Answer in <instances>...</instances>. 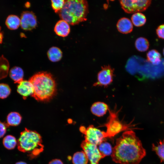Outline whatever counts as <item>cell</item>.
Segmentation results:
<instances>
[{"mask_svg": "<svg viewBox=\"0 0 164 164\" xmlns=\"http://www.w3.org/2000/svg\"><path fill=\"white\" fill-rule=\"evenodd\" d=\"M146 152L139 138L132 130H127L118 138L111 155L112 159L121 164H138Z\"/></svg>", "mask_w": 164, "mask_h": 164, "instance_id": "cell-1", "label": "cell"}, {"mask_svg": "<svg viewBox=\"0 0 164 164\" xmlns=\"http://www.w3.org/2000/svg\"><path fill=\"white\" fill-rule=\"evenodd\" d=\"M29 80L32 84L34 87V93L32 96L38 101H49L56 93L55 80L49 73H37L32 76Z\"/></svg>", "mask_w": 164, "mask_h": 164, "instance_id": "cell-2", "label": "cell"}, {"mask_svg": "<svg viewBox=\"0 0 164 164\" xmlns=\"http://www.w3.org/2000/svg\"><path fill=\"white\" fill-rule=\"evenodd\" d=\"M88 4L85 0H68L65 2L58 13L60 18L69 24L74 25L87 20Z\"/></svg>", "mask_w": 164, "mask_h": 164, "instance_id": "cell-3", "label": "cell"}, {"mask_svg": "<svg viewBox=\"0 0 164 164\" xmlns=\"http://www.w3.org/2000/svg\"><path fill=\"white\" fill-rule=\"evenodd\" d=\"M19 151L26 153L30 159L37 157L44 150L41 135L37 132L26 128L17 140Z\"/></svg>", "mask_w": 164, "mask_h": 164, "instance_id": "cell-4", "label": "cell"}, {"mask_svg": "<svg viewBox=\"0 0 164 164\" xmlns=\"http://www.w3.org/2000/svg\"><path fill=\"white\" fill-rule=\"evenodd\" d=\"M121 109H118L115 105L112 109L109 108V115L107 122L104 126L107 128L105 132L107 137H111L122 131L131 130L133 125L132 123L127 124L120 121L119 118V113Z\"/></svg>", "mask_w": 164, "mask_h": 164, "instance_id": "cell-5", "label": "cell"}, {"mask_svg": "<svg viewBox=\"0 0 164 164\" xmlns=\"http://www.w3.org/2000/svg\"><path fill=\"white\" fill-rule=\"evenodd\" d=\"M80 130L84 134L85 141L97 146L104 141V139L107 137L105 132L100 130L92 125H90L86 128L82 126Z\"/></svg>", "mask_w": 164, "mask_h": 164, "instance_id": "cell-6", "label": "cell"}, {"mask_svg": "<svg viewBox=\"0 0 164 164\" xmlns=\"http://www.w3.org/2000/svg\"><path fill=\"white\" fill-rule=\"evenodd\" d=\"M122 8L128 13H135L146 10L151 1L146 0H123L120 1Z\"/></svg>", "mask_w": 164, "mask_h": 164, "instance_id": "cell-7", "label": "cell"}, {"mask_svg": "<svg viewBox=\"0 0 164 164\" xmlns=\"http://www.w3.org/2000/svg\"><path fill=\"white\" fill-rule=\"evenodd\" d=\"M81 147L87 156L90 164H98L100 160L104 157L96 145L84 140L82 141Z\"/></svg>", "mask_w": 164, "mask_h": 164, "instance_id": "cell-8", "label": "cell"}, {"mask_svg": "<svg viewBox=\"0 0 164 164\" xmlns=\"http://www.w3.org/2000/svg\"><path fill=\"white\" fill-rule=\"evenodd\" d=\"M114 69L109 65L104 66L97 74V80L93 85L94 86L108 87L112 83Z\"/></svg>", "mask_w": 164, "mask_h": 164, "instance_id": "cell-9", "label": "cell"}, {"mask_svg": "<svg viewBox=\"0 0 164 164\" xmlns=\"http://www.w3.org/2000/svg\"><path fill=\"white\" fill-rule=\"evenodd\" d=\"M20 19L21 27L25 30H31L37 26L36 17L32 12H23L21 14Z\"/></svg>", "mask_w": 164, "mask_h": 164, "instance_id": "cell-10", "label": "cell"}, {"mask_svg": "<svg viewBox=\"0 0 164 164\" xmlns=\"http://www.w3.org/2000/svg\"><path fill=\"white\" fill-rule=\"evenodd\" d=\"M18 84L17 91L24 99L29 95L32 96L34 93V87L30 81L22 80Z\"/></svg>", "mask_w": 164, "mask_h": 164, "instance_id": "cell-11", "label": "cell"}, {"mask_svg": "<svg viewBox=\"0 0 164 164\" xmlns=\"http://www.w3.org/2000/svg\"><path fill=\"white\" fill-rule=\"evenodd\" d=\"M54 31L58 36L65 37L67 36L70 32L69 24L65 21L61 19L56 23L54 28Z\"/></svg>", "mask_w": 164, "mask_h": 164, "instance_id": "cell-12", "label": "cell"}, {"mask_svg": "<svg viewBox=\"0 0 164 164\" xmlns=\"http://www.w3.org/2000/svg\"><path fill=\"white\" fill-rule=\"evenodd\" d=\"M118 31L123 34H127L132 31L133 25L131 21L128 19L124 17L120 19L117 24Z\"/></svg>", "mask_w": 164, "mask_h": 164, "instance_id": "cell-13", "label": "cell"}, {"mask_svg": "<svg viewBox=\"0 0 164 164\" xmlns=\"http://www.w3.org/2000/svg\"><path fill=\"white\" fill-rule=\"evenodd\" d=\"M109 108L107 104L101 102L94 103L91 107V111L94 115L97 117H101L106 114Z\"/></svg>", "mask_w": 164, "mask_h": 164, "instance_id": "cell-14", "label": "cell"}, {"mask_svg": "<svg viewBox=\"0 0 164 164\" xmlns=\"http://www.w3.org/2000/svg\"><path fill=\"white\" fill-rule=\"evenodd\" d=\"M9 75L15 83L18 84L23 80L24 72L19 67L15 66L12 68L10 70Z\"/></svg>", "mask_w": 164, "mask_h": 164, "instance_id": "cell-15", "label": "cell"}, {"mask_svg": "<svg viewBox=\"0 0 164 164\" xmlns=\"http://www.w3.org/2000/svg\"><path fill=\"white\" fill-rule=\"evenodd\" d=\"M47 55L50 61L53 62H56L61 59L63 53L60 48L56 46H53L48 51Z\"/></svg>", "mask_w": 164, "mask_h": 164, "instance_id": "cell-16", "label": "cell"}, {"mask_svg": "<svg viewBox=\"0 0 164 164\" xmlns=\"http://www.w3.org/2000/svg\"><path fill=\"white\" fill-rule=\"evenodd\" d=\"M22 119V116L19 113L11 112L7 116L6 123L9 126H17L20 123Z\"/></svg>", "mask_w": 164, "mask_h": 164, "instance_id": "cell-17", "label": "cell"}, {"mask_svg": "<svg viewBox=\"0 0 164 164\" xmlns=\"http://www.w3.org/2000/svg\"><path fill=\"white\" fill-rule=\"evenodd\" d=\"M5 24L10 29H17L20 25V19L17 15H9L7 18Z\"/></svg>", "mask_w": 164, "mask_h": 164, "instance_id": "cell-18", "label": "cell"}, {"mask_svg": "<svg viewBox=\"0 0 164 164\" xmlns=\"http://www.w3.org/2000/svg\"><path fill=\"white\" fill-rule=\"evenodd\" d=\"M147 60L155 65H159L161 61V56L159 52L155 50H152L147 54Z\"/></svg>", "mask_w": 164, "mask_h": 164, "instance_id": "cell-19", "label": "cell"}, {"mask_svg": "<svg viewBox=\"0 0 164 164\" xmlns=\"http://www.w3.org/2000/svg\"><path fill=\"white\" fill-rule=\"evenodd\" d=\"M88 161L87 156L83 151L75 152L72 157L73 164H87Z\"/></svg>", "mask_w": 164, "mask_h": 164, "instance_id": "cell-20", "label": "cell"}, {"mask_svg": "<svg viewBox=\"0 0 164 164\" xmlns=\"http://www.w3.org/2000/svg\"><path fill=\"white\" fill-rule=\"evenodd\" d=\"M9 67L8 60L3 56H1L0 57V79L7 77Z\"/></svg>", "mask_w": 164, "mask_h": 164, "instance_id": "cell-21", "label": "cell"}, {"mask_svg": "<svg viewBox=\"0 0 164 164\" xmlns=\"http://www.w3.org/2000/svg\"><path fill=\"white\" fill-rule=\"evenodd\" d=\"M2 143L4 147L9 150L14 149L17 144V140L15 138L11 135H8L3 139Z\"/></svg>", "mask_w": 164, "mask_h": 164, "instance_id": "cell-22", "label": "cell"}, {"mask_svg": "<svg viewBox=\"0 0 164 164\" xmlns=\"http://www.w3.org/2000/svg\"><path fill=\"white\" fill-rule=\"evenodd\" d=\"M131 19L133 24L136 27L143 26L146 22L145 16L143 14L139 12L133 14Z\"/></svg>", "mask_w": 164, "mask_h": 164, "instance_id": "cell-23", "label": "cell"}, {"mask_svg": "<svg viewBox=\"0 0 164 164\" xmlns=\"http://www.w3.org/2000/svg\"><path fill=\"white\" fill-rule=\"evenodd\" d=\"M98 149L104 157L111 155L113 149L111 144L108 142L104 141L98 145Z\"/></svg>", "mask_w": 164, "mask_h": 164, "instance_id": "cell-24", "label": "cell"}, {"mask_svg": "<svg viewBox=\"0 0 164 164\" xmlns=\"http://www.w3.org/2000/svg\"><path fill=\"white\" fill-rule=\"evenodd\" d=\"M135 47L137 50L140 52H145L149 48V43L145 38L140 37L136 39L135 43Z\"/></svg>", "mask_w": 164, "mask_h": 164, "instance_id": "cell-25", "label": "cell"}, {"mask_svg": "<svg viewBox=\"0 0 164 164\" xmlns=\"http://www.w3.org/2000/svg\"><path fill=\"white\" fill-rule=\"evenodd\" d=\"M152 150L159 156L161 162H164V139L160 140L157 145L153 144Z\"/></svg>", "mask_w": 164, "mask_h": 164, "instance_id": "cell-26", "label": "cell"}, {"mask_svg": "<svg viewBox=\"0 0 164 164\" xmlns=\"http://www.w3.org/2000/svg\"><path fill=\"white\" fill-rule=\"evenodd\" d=\"M11 89L7 84H0V98L5 99L10 95Z\"/></svg>", "mask_w": 164, "mask_h": 164, "instance_id": "cell-27", "label": "cell"}, {"mask_svg": "<svg viewBox=\"0 0 164 164\" xmlns=\"http://www.w3.org/2000/svg\"><path fill=\"white\" fill-rule=\"evenodd\" d=\"M65 1L64 0H51V5L53 9L56 13H58L63 7Z\"/></svg>", "mask_w": 164, "mask_h": 164, "instance_id": "cell-28", "label": "cell"}, {"mask_svg": "<svg viewBox=\"0 0 164 164\" xmlns=\"http://www.w3.org/2000/svg\"><path fill=\"white\" fill-rule=\"evenodd\" d=\"M8 126L6 123L0 121V138L5 135Z\"/></svg>", "mask_w": 164, "mask_h": 164, "instance_id": "cell-29", "label": "cell"}, {"mask_svg": "<svg viewBox=\"0 0 164 164\" xmlns=\"http://www.w3.org/2000/svg\"><path fill=\"white\" fill-rule=\"evenodd\" d=\"M156 33L160 38L164 39V24L159 26L156 29Z\"/></svg>", "mask_w": 164, "mask_h": 164, "instance_id": "cell-30", "label": "cell"}, {"mask_svg": "<svg viewBox=\"0 0 164 164\" xmlns=\"http://www.w3.org/2000/svg\"><path fill=\"white\" fill-rule=\"evenodd\" d=\"M48 164H63L62 161L59 159H54L51 161Z\"/></svg>", "mask_w": 164, "mask_h": 164, "instance_id": "cell-31", "label": "cell"}, {"mask_svg": "<svg viewBox=\"0 0 164 164\" xmlns=\"http://www.w3.org/2000/svg\"><path fill=\"white\" fill-rule=\"evenodd\" d=\"M3 33L1 31V28L0 27V44H1L3 40Z\"/></svg>", "mask_w": 164, "mask_h": 164, "instance_id": "cell-32", "label": "cell"}, {"mask_svg": "<svg viewBox=\"0 0 164 164\" xmlns=\"http://www.w3.org/2000/svg\"><path fill=\"white\" fill-rule=\"evenodd\" d=\"M15 164H27L26 162L23 161H19L16 162Z\"/></svg>", "mask_w": 164, "mask_h": 164, "instance_id": "cell-33", "label": "cell"}, {"mask_svg": "<svg viewBox=\"0 0 164 164\" xmlns=\"http://www.w3.org/2000/svg\"><path fill=\"white\" fill-rule=\"evenodd\" d=\"M163 55L164 56V49H163Z\"/></svg>", "mask_w": 164, "mask_h": 164, "instance_id": "cell-34", "label": "cell"}]
</instances>
